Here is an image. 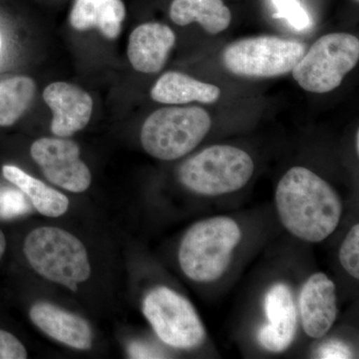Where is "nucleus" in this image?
Listing matches in <instances>:
<instances>
[{"label": "nucleus", "instance_id": "23", "mask_svg": "<svg viewBox=\"0 0 359 359\" xmlns=\"http://www.w3.org/2000/svg\"><path fill=\"white\" fill-rule=\"evenodd\" d=\"M316 355L318 358L323 359H346L353 358V351L351 347L339 341V340H332L321 344L316 351Z\"/></svg>", "mask_w": 359, "mask_h": 359}, {"label": "nucleus", "instance_id": "21", "mask_svg": "<svg viewBox=\"0 0 359 359\" xmlns=\"http://www.w3.org/2000/svg\"><path fill=\"white\" fill-rule=\"evenodd\" d=\"M342 268L353 278H359V226L355 224L347 233L339 250Z\"/></svg>", "mask_w": 359, "mask_h": 359}, {"label": "nucleus", "instance_id": "10", "mask_svg": "<svg viewBox=\"0 0 359 359\" xmlns=\"http://www.w3.org/2000/svg\"><path fill=\"white\" fill-rule=\"evenodd\" d=\"M268 323L259 328L257 340L271 353H283L294 341L297 327V308L289 285L276 283L264 297Z\"/></svg>", "mask_w": 359, "mask_h": 359}, {"label": "nucleus", "instance_id": "12", "mask_svg": "<svg viewBox=\"0 0 359 359\" xmlns=\"http://www.w3.org/2000/svg\"><path fill=\"white\" fill-rule=\"evenodd\" d=\"M299 311L304 332L320 339L332 328L337 316L335 285L327 275L314 273L306 280L299 295Z\"/></svg>", "mask_w": 359, "mask_h": 359}, {"label": "nucleus", "instance_id": "9", "mask_svg": "<svg viewBox=\"0 0 359 359\" xmlns=\"http://www.w3.org/2000/svg\"><path fill=\"white\" fill-rule=\"evenodd\" d=\"M30 154L53 185L72 193H83L91 185L89 168L80 159V148L74 141L39 139L32 144Z\"/></svg>", "mask_w": 359, "mask_h": 359}, {"label": "nucleus", "instance_id": "22", "mask_svg": "<svg viewBox=\"0 0 359 359\" xmlns=\"http://www.w3.org/2000/svg\"><path fill=\"white\" fill-rule=\"evenodd\" d=\"M27 351L15 335L0 330V359H25Z\"/></svg>", "mask_w": 359, "mask_h": 359}, {"label": "nucleus", "instance_id": "18", "mask_svg": "<svg viewBox=\"0 0 359 359\" xmlns=\"http://www.w3.org/2000/svg\"><path fill=\"white\" fill-rule=\"evenodd\" d=\"M2 174L26 195L33 207L43 216L58 218L67 212L69 200L65 194L25 173L20 168L6 165L2 168Z\"/></svg>", "mask_w": 359, "mask_h": 359}, {"label": "nucleus", "instance_id": "17", "mask_svg": "<svg viewBox=\"0 0 359 359\" xmlns=\"http://www.w3.org/2000/svg\"><path fill=\"white\" fill-rule=\"evenodd\" d=\"M170 18L180 26L198 22L205 32L216 35L230 26L231 13L223 0H173Z\"/></svg>", "mask_w": 359, "mask_h": 359}, {"label": "nucleus", "instance_id": "13", "mask_svg": "<svg viewBox=\"0 0 359 359\" xmlns=\"http://www.w3.org/2000/svg\"><path fill=\"white\" fill-rule=\"evenodd\" d=\"M29 316L32 323L51 339L79 351L91 348V327L81 316L45 302L33 304Z\"/></svg>", "mask_w": 359, "mask_h": 359}, {"label": "nucleus", "instance_id": "8", "mask_svg": "<svg viewBox=\"0 0 359 359\" xmlns=\"http://www.w3.org/2000/svg\"><path fill=\"white\" fill-rule=\"evenodd\" d=\"M143 313L167 346L197 348L204 344L205 330L197 311L186 297L167 287H158L146 295Z\"/></svg>", "mask_w": 359, "mask_h": 359}, {"label": "nucleus", "instance_id": "6", "mask_svg": "<svg viewBox=\"0 0 359 359\" xmlns=\"http://www.w3.org/2000/svg\"><path fill=\"white\" fill-rule=\"evenodd\" d=\"M359 60V40L349 33H330L316 40L292 69L297 84L311 93L337 89Z\"/></svg>", "mask_w": 359, "mask_h": 359}, {"label": "nucleus", "instance_id": "16", "mask_svg": "<svg viewBox=\"0 0 359 359\" xmlns=\"http://www.w3.org/2000/svg\"><path fill=\"white\" fill-rule=\"evenodd\" d=\"M126 9L122 0H76L70 14L77 30L97 28L104 36L114 39L121 32Z\"/></svg>", "mask_w": 359, "mask_h": 359}, {"label": "nucleus", "instance_id": "11", "mask_svg": "<svg viewBox=\"0 0 359 359\" xmlns=\"http://www.w3.org/2000/svg\"><path fill=\"white\" fill-rule=\"evenodd\" d=\"M43 98L53 112L51 131L55 136L67 138L88 124L93 101L83 89L65 82H55L45 88Z\"/></svg>", "mask_w": 359, "mask_h": 359}, {"label": "nucleus", "instance_id": "26", "mask_svg": "<svg viewBox=\"0 0 359 359\" xmlns=\"http://www.w3.org/2000/svg\"><path fill=\"white\" fill-rule=\"evenodd\" d=\"M355 141H356V152H358V153H359V131L356 132Z\"/></svg>", "mask_w": 359, "mask_h": 359}, {"label": "nucleus", "instance_id": "27", "mask_svg": "<svg viewBox=\"0 0 359 359\" xmlns=\"http://www.w3.org/2000/svg\"><path fill=\"white\" fill-rule=\"evenodd\" d=\"M0 48H1V36H0Z\"/></svg>", "mask_w": 359, "mask_h": 359}, {"label": "nucleus", "instance_id": "1", "mask_svg": "<svg viewBox=\"0 0 359 359\" xmlns=\"http://www.w3.org/2000/svg\"><path fill=\"white\" fill-rule=\"evenodd\" d=\"M276 205L283 226L306 242L325 240L341 218V200L334 188L304 167L292 168L280 180Z\"/></svg>", "mask_w": 359, "mask_h": 359}, {"label": "nucleus", "instance_id": "14", "mask_svg": "<svg viewBox=\"0 0 359 359\" xmlns=\"http://www.w3.org/2000/svg\"><path fill=\"white\" fill-rule=\"evenodd\" d=\"M175 42L176 36L169 26L158 22L139 25L129 37L130 63L139 72L158 73L164 67Z\"/></svg>", "mask_w": 359, "mask_h": 359}, {"label": "nucleus", "instance_id": "24", "mask_svg": "<svg viewBox=\"0 0 359 359\" xmlns=\"http://www.w3.org/2000/svg\"><path fill=\"white\" fill-rule=\"evenodd\" d=\"M130 356L132 358H162V353L157 348L144 342L134 341L128 347Z\"/></svg>", "mask_w": 359, "mask_h": 359}, {"label": "nucleus", "instance_id": "4", "mask_svg": "<svg viewBox=\"0 0 359 359\" xmlns=\"http://www.w3.org/2000/svg\"><path fill=\"white\" fill-rule=\"evenodd\" d=\"M211 127V117L203 108H161L144 122L142 146L157 159L177 160L192 152L204 140Z\"/></svg>", "mask_w": 359, "mask_h": 359}, {"label": "nucleus", "instance_id": "25", "mask_svg": "<svg viewBox=\"0 0 359 359\" xmlns=\"http://www.w3.org/2000/svg\"><path fill=\"white\" fill-rule=\"evenodd\" d=\"M6 250V238L4 236V231L0 230V259L4 257V252Z\"/></svg>", "mask_w": 359, "mask_h": 359}, {"label": "nucleus", "instance_id": "15", "mask_svg": "<svg viewBox=\"0 0 359 359\" xmlns=\"http://www.w3.org/2000/svg\"><path fill=\"white\" fill-rule=\"evenodd\" d=\"M151 97L162 104H187L197 102L212 104L221 97V89L216 85L205 83L180 72H167L156 82L151 90Z\"/></svg>", "mask_w": 359, "mask_h": 359}, {"label": "nucleus", "instance_id": "7", "mask_svg": "<svg viewBox=\"0 0 359 359\" xmlns=\"http://www.w3.org/2000/svg\"><path fill=\"white\" fill-rule=\"evenodd\" d=\"M306 51L302 42L263 35L231 42L222 60L237 76L271 78L292 72Z\"/></svg>", "mask_w": 359, "mask_h": 359}, {"label": "nucleus", "instance_id": "19", "mask_svg": "<svg viewBox=\"0 0 359 359\" xmlns=\"http://www.w3.org/2000/svg\"><path fill=\"white\" fill-rule=\"evenodd\" d=\"M34 94L32 78L15 76L0 81V126L8 127L18 122L29 107Z\"/></svg>", "mask_w": 359, "mask_h": 359}, {"label": "nucleus", "instance_id": "20", "mask_svg": "<svg viewBox=\"0 0 359 359\" xmlns=\"http://www.w3.org/2000/svg\"><path fill=\"white\" fill-rule=\"evenodd\" d=\"M276 9L273 18H283L297 30H306L311 27V20L308 13L297 0H271Z\"/></svg>", "mask_w": 359, "mask_h": 359}, {"label": "nucleus", "instance_id": "2", "mask_svg": "<svg viewBox=\"0 0 359 359\" xmlns=\"http://www.w3.org/2000/svg\"><path fill=\"white\" fill-rule=\"evenodd\" d=\"M242 238L238 224L228 217H215L193 224L179 248V263L189 278L211 283L226 273L233 250Z\"/></svg>", "mask_w": 359, "mask_h": 359}, {"label": "nucleus", "instance_id": "3", "mask_svg": "<svg viewBox=\"0 0 359 359\" xmlns=\"http://www.w3.org/2000/svg\"><path fill=\"white\" fill-rule=\"evenodd\" d=\"M23 252L42 278L76 292L78 283L91 276L88 252L83 243L69 231L40 226L26 236Z\"/></svg>", "mask_w": 359, "mask_h": 359}, {"label": "nucleus", "instance_id": "5", "mask_svg": "<svg viewBox=\"0 0 359 359\" xmlns=\"http://www.w3.org/2000/svg\"><path fill=\"white\" fill-rule=\"evenodd\" d=\"M254 170V161L242 149L215 145L185 161L180 167L179 179L194 193L219 196L244 188Z\"/></svg>", "mask_w": 359, "mask_h": 359}]
</instances>
